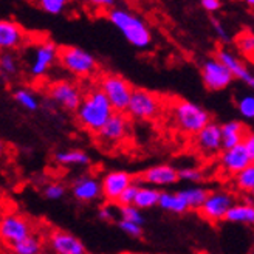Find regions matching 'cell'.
Returning a JSON list of instances; mask_svg holds the SVG:
<instances>
[{"label":"cell","mask_w":254,"mask_h":254,"mask_svg":"<svg viewBox=\"0 0 254 254\" xmlns=\"http://www.w3.org/2000/svg\"><path fill=\"white\" fill-rule=\"evenodd\" d=\"M48 244L55 254H87V248L78 236L59 228L50 231Z\"/></svg>","instance_id":"cell-15"},{"label":"cell","mask_w":254,"mask_h":254,"mask_svg":"<svg viewBox=\"0 0 254 254\" xmlns=\"http://www.w3.org/2000/svg\"><path fill=\"white\" fill-rule=\"evenodd\" d=\"M107 20L115 27L126 42L136 50H147L154 42V34L147 22L136 12L124 6H113L107 11Z\"/></svg>","instance_id":"cell-1"},{"label":"cell","mask_w":254,"mask_h":254,"mask_svg":"<svg viewBox=\"0 0 254 254\" xmlns=\"http://www.w3.org/2000/svg\"><path fill=\"white\" fill-rule=\"evenodd\" d=\"M247 5H250V6H254V0H247Z\"/></svg>","instance_id":"cell-44"},{"label":"cell","mask_w":254,"mask_h":254,"mask_svg":"<svg viewBox=\"0 0 254 254\" xmlns=\"http://www.w3.org/2000/svg\"><path fill=\"white\" fill-rule=\"evenodd\" d=\"M98 219L99 220H103V222H115L117 219V211L115 208H113L112 203H106V205H101L98 208Z\"/></svg>","instance_id":"cell-39"},{"label":"cell","mask_w":254,"mask_h":254,"mask_svg":"<svg viewBox=\"0 0 254 254\" xmlns=\"http://www.w3.org/2000/svg\"><path fill=\"white\" fill-rule=\"evenodd\" d=\"M12 254H41L42 253V240L36 234L28 236L27 239L9 247Z\"/></svg>","instance_id":"cell-27"},{"label":"cell","mask_w":254,"mask_h":254,"mask_svg":"<svg viewBox=\"0 0 254 254\" xmlns=\"http://www.w3.org/2000/svg\"><path fill=\"white\" fill-rule=\"evenodd\" d=\"M118 215H120V220L130 222V223H135V225H139V226H143L146 223L143 212L139 211L138 208H135L133 205L118 206Z\"/></svg>","instance_id":"cell-31"},{"label":"cell","mask_w":254,"mask_h":254,"mask_svg":"<svg viewBox=\"0 0 254 254\" xmlns=\"http://www.w3.org/2000/svg\"><path fill=\"white\" fill-rule=\"evenodd\" d=\"M5 152H6V144L2 138H0V158H2L5 155Z\"/></svg>","instance_id":"cell-43"},{"label":"cell","mask_w":254,"mask_h":254,"mask_svg":"<svg viewBox=\"0 0 254 254\" xmlns=\"http://www.w3.org/2000/svg\"><path fill=\"white\" fill-rule=\"evenodd\" d=\"M237 52L242 55L247 61L254 64V33L244 31L236 37Z\"/></svg>","instance_id":"cell-28"},{"label":"cell","mask_w":254,"mask_h":254,"mask_svg":"<svg viewBox=\"0 0 254 254\" xmlns=\"http://www.w3.org/2000/svg\"><path fill=\"white\" fill-rule=\"evenodd\" d=\"M177 192L185 200L189 211L190 209L198 211L203 203H205V200L208 198L211 190L203 186H189V188H183L180 190H177Z\"/></svg>","instance_id":"cell-24"},{"label":"cell","mask_w":254,"mask_h":254,"mask_svg":"<svg viewBox=\"0 0 254 254\" xmlns=\"http://www.w3.org/2000/svg\"><path fill=\"white\" fill-rule=\"evenodd\" d=\"M179 180L189 183H200L203 180V172L198 168H183L179 169Z\"/></svg>","instance_id":"cell-37"},{"label":"cell","mask_w":254,"mask_h":254,"mask_svg":"<svg viewBox=\"0 0 254 254\" xmlns=\"http://www.w3.org/2000/svg\"><path fill=\"white\" fill-rule=\"evenodd\" d=\"M158 206L163 211L172 212V214H179V215L189 211L188 205L185 203V200L179 195V192H169V190H161V192H160Z\"/></svg>","instance_id":"cell-26"},{"label":"cell","mask_w":254,"mask_h":254,"mask_svg":"<svg viewBox=\"0 0 254 254\" xmlns=\"http://www.w3.org/2000/svg\"><path fill=\"white\" fill-rule=\"evenodd\" d=\"M12 98H14V101L22 109L28 112H36L41 107L36 95L31 90H28V88H16L14 93H12Z\"/></svg>","instance_id":"cell-29"},{"label":"cell","mask_w":254,"mask_h":254,"mask_svg":"<svg viewBox=\"0 0 254 254\" xmlns=\"http://www.w3.org/2000/svg\"><path fill=\"white\" fill-rule=\"evenodd\" d=\"M129 118L126 117V113H113L109 118V121L101 127V130L96 133L99 143L103 144H118L123 139L129 135Z\"/></svg>","instance_id":"cell-14"},{"label":"cell","mask_w":254,"mask_h":254,"mask_svg":"<svg viewBox=\"0 0 254 254\" xmlns=\"http://www.w3.org/2000/svg\"><path fill=\"white\" fill-rule=\"evenodd\" d=\"M244 147L248 154V158L251 163H254V132H247L245 138H244Z\"/></svg>","instance_id":"cell-41"},{"label":"cell","mask_w":254,"mask_h":254,"mask_svg":"<svg viewBox=\"0 0 254 254\" xmlns=\"http://www.w3.org/2000/svg\"><path fill=\"white\" fill-rule=\"evenodd\" d=\"M58 52L59 45L52 39H45L36 45L30 62V74L33 78H42L52 70L58 61Z\"/></svg>","instance_id":"cell-10"},{"label":"cell","mask_w":254,"mask_h":254,"mask_svg":"<svg viewBox=\"0 0 254 254\" xmlns=\"http://www.w3.org/2000/svg\"><path fill=\"white\" fill-rule=\"evenodd\" d=\"M200 74H201L203 85H205L211 92L225 90V88L230 87L231 82L234 81L230 70H228L223 64H220L215 58H208L201 62Z\"/></svg>","instance_id":"cell-9"},{"label":"cell","mask_w":254,"mask_h":254,"mask_svg":"<svg viewBox=\"0 0 254 254\" xmlns=\"http://www.w3.org/2000/svg\"><path fill=\"white\" fill-rule=\"evenodd\" d=\"M234 205V197L228 190H212L209 192L208 198L201 205L198 212L203 219L209 222H220L225 220L226 212Z\"/></svg>","instance_id":"cell-11"},{"label":"cell","mask_w":254,"mask_h":254,"mask_svg":"<svg viewBox=\"0 0 254 254\" xmlns=\"http://www.w3.org/2000/svg\"><path fill=\"white\" fill-rule=\"evenodd\" d=\"M139 185H146L152 188H164L172 186L179 182V169H175L171 164H155L146 171H143L136 177Z\"/></svg>","instance_id":"cell-13"},{"label":"cell","mask_w":254,"mask_h":254,"mask_svg":"<svg viewBox=\"0 0 254 254\" xmlns=\"http://www.w3.org/2000/svg\"><path fill=\"white\" fill-rule=\"evenodd\" d=\"M239 113L247 120H254V93H245L237 99Z\"/></svg>","instance_id":"cell-33"},{"label":"cell","mask_w":254,"mask_h":254,"mask_svg":"<svg viewBox=\"0 0 254 254\" xmlns=\"http://www.w3.org/2000/svg\"><path fill=\"white\" fill-rule=\"evenodd\" d=\"M194 144L203 155H215L222 150V132L220 124L211 121L194 135Z\"/></svg>","instance_id":"cell-18"},{"label":"cell","mask_w":254,"mask_h":254,"mask_svg":"<svg viewBox=\"0 0 254 254\" xmlns=\"http://www.w3.org/2000/svg\"><path fill=\"white\" fill-rule=\"evenodd\" d=\"M53 160L64 168H71V166H88L92 163L90 155L87 154L82 149H65V150H59L53 155Z\"/></svg>","instance_id":"cell-22"},{"label":"cell","mask_w":254,"mask_h":254,"mask_svg":"<svg viewBox=\"0 0 254 254\" xmlns=\"http://www.w3.org/2000/svg\"><path fill=\"white\" fill-rule=\"evenodd\" d=\"M172 120L182 133L197 135L203 127L211 123V115L206 109L188 99H179L172 104L171 109Z\"/></svg>","instance_id":"cell-3"},{"label":"cell","mask_w":254,"mask_h":254,"mask_svg":"<svg viewBox=\"0 0 254 254\" xmlns=\"http://www.w3.org/2000/svg\"><path fill=\"white\" fill-rule=\"evenodd\" d=\"M135 182V177L121 169L109 171L101 179V189H103V198L107 200V203H117L120 195Z\"/></svg>","instance_id":"cell-12"},{"label":"cell","mask_w":254,"mask_h":254,"mask_svg":"<svg viewBox=\"0 0 254 254\" xmlns=\"http://www.w3.org/2000/svg\"><path fill=\"white\" fill-rule=\"evenodd\" d=\"M37 5H39V8L44 12H47L50 16H59L67 8L65 0H41Z\"/></svg>","instance_id":"cell-34"},{"label":"cell","mask_w":254,"mask_h":254,"mask_svg":"<svg viewBox=\"0 0 254 254\" xmlns=\"http://www.w3.org/2000/svg\"><path fill=\"white\" fill-rule=\"evenodd\" d=\"M250 163L251 161L248 158V154L244 144H239L233 149L223 150L220 155V166L230 175H237L240 171H244Z\"/></svg>","instance_id":"cell-20"},{"label":"cell","mask_w":254,"mask_h":254,"mask_svg":"<svg viewBox=\"0 0 254 254\" xmlns=\"http://www.w3.org/2000/svg\"><path fill=\"white\" fill-rule=\"evenodd\" d=\"M200 5H201V8L205 9V11L211 12V14H212V12H217L222 8L220 0H201Z\"/></svg>","instance_id":"cell-42"},{"label":"cell","mask_w":254,"mask_h":254,"mask_svg":"<svg viewBox=\"0 0 254 254\" xmlns=\"http://www.w3.org/2000/svg\"><path fill=\"white\" fill-rule=\"evenodd\" d=\"M211 25H212V28L215 31V34H217V37L222 41V42H230V34H228L226 28L223 27V23L220 19L217 17H211Z\"/></svg>","instance_id":"cell-40"},{"label":"cell","mask_w":254,"mask_h":254,"mask_svg":"<svg viewBox=\"0 0 254 254\" xmlns=\"http://www.w3.org/2000/svg\"><path fill=\"white\" fill-rule=\"evenodd\" d=\"M33 234L31 222L17 212H8L0 217V242L8 247L14 245L20 240Z\"/></svg>","instance_id":"cell-8"},{"label":"cell","mask_w":254,"mask_h":254,"mask_svg":"<svg viewBox=\"0 0 254 254\" xmlns=\"http://www.w3.org/2000/svg\"><path fill=\"white\" fill-rule=\"evenodd\" d=\"M226 222L240 225H254V205L253 203H234L225 215Z\"/></svg>","instance_id":"cell-23"},{"label":"cell","mask_w":254,"mask_h":254,"mask_svg":"<svg viewBox=\"0 0 254 254\" xmlns=\"http://www.w3.org/2000/svg\"><path fill=\"white\" fill-rule=\"evenodd\" d=\"M27 41V31L12 19H0V52L11 53Z\"/></svg>","instance_id":"cell-17"},{"label":"cell","mask_w":254,"mask_h":254,"mask_svg":"<svg viewBox=\"0 0 254 254\" xmlns=\"http://www.w3.org/2000/svg\"><path fill=\"white\" fill-rule=\"evenodd\" d=\"M251 194H253V197H254V190H253V192H251Z\"/></svg>","instance_id":"cell-45"},{"label":"cell","mask_w":254,"mask_h":254,"mask_svg":"<svg viewBox=\"0 0 254 254\" xmlns=\"http://www.w3.org/2000/svg\"><path fill=\"white\" fill-rule=\"evenodd\" d=\"M220 132H222V149L228 150L233 149L239 144L244 143V138L247 135L245 126L240 121H226L225 124L220 126Z\"/></svg>","instance_id":"cell-21"},{"label":"cell","mask_w":254,"mask_h":254,"mask_svg":"<svg viewBox=\"0 0 254 254\" xmlns=\"http://www.w3.org/2000/svg\"><path fill=\"white\" fill-rule=\"evenodd\" d=\"M48 98L65 112H76L82 103V90L78 84L67 79H58L47 88Z\"/></svg>","instance_id":"cell-7"},{"label":"cell","mask_w":254,"mask_h":254,"mask_svg":"<svg viewBox=\"0 0 254 254\" xmlns=\"http://www.w3.org/2000/svg\"><path fill=\"white\" fill-rule=\"evenodd\" d=\"M67 186L61 183V182H50L47 183L44 188H42V194L47 200L50 201H58V200H62L67 194Z\"/></svg>","instance_id":"cell-32"},{"label":"cell","mask_w":254,"mask_h":254,"mask_svg":"<svg viewBox=\"0 0 254 254\" xmlns=\"http://www.w3.org/2000/svg\"><path fill=\"white\" fill-rule=\"evenodd\" d=\"M234 182L239 190H242V192H253L254 190V163H250L244 171H240L236 175Z\"/></svg>","instance_id":"cell-30"},{"label":"cell","mask_w":254,"mask_h":254,"mask_svg":"<svg viewBox=\"0 0 254 254\" xmlns=\"http://www.w3.org/2000/svg\"><path fill=\"white\" fill-rule=\"evenodd\" d=\"M74 113L76 121L84 130L90 133H98L101 127L109 121V118L115 112L109 104L106 95L98 87H95L84 95L81 106Z\"/></svg>","instance_id":"cell-2"},{"label":"cell","mask_w":254,"mask_h":254,"mask_svg":"<svg viewBox=\"0 0 254 254\" xmlns=\"http://www.w3.org/2000/svg\"><path fill=\"white\" fill-rule=\"evenodd\" d=\"M99 90L103 92L112 106L113 112L126 113L127 106H129L130 95L133 87L126 78L115 73H107L99 79Z\"/></svg>","instance_id":"cell-6"},{"label":"cell","mask_w":254,"mask_h":254,"mask_svg":"<svg viewBox=\"0 0 254 254\" xmlns=\"http://www.w3.org/2000/svg\"><path fill=\"white\" fill-rule=\"evenodd\" d=\"M70 192L73 198L81 203H92L103 197V189H101V180L90 174H82L71 182Z\"/></svg>","instance_id":"cell-16"},{"label":"cell","mask_w":254,"mask_h":254,"mask_svg":"<svg viewBox=\"0 0 254 254\" xmlns=\"http://www.w3.org/2000/svg\"><path fill=\"white\" fill-rule=\"evenodd\" d=\"M58 62L64 70L78 78H88L98 70L96 58L90 52L76 45L59 47Z\"/></svg>","instance_id":"cell-4"},{"label":"cell","mask_w":254,"mask_h":254,"mask_svg":"<svg viewBox=\"0 0 254 254\" xmlns=\"http://www.w3.org/2000/svg\"><path fill=\"white\" fill-rule=\"evenodd\" d=\"M160 192H161V190L157 189V188L139 185L136 197H135V201H133V206L138 208L139 211H144V209H150V208L158 206Z\"/></svg>","instance_id":"cell-25"},{"label":"cell","mask_w":254,"mask_h":254,"mask_svg":"<svg viewBox=\"0 0 254 254\" xmlns=\"http://www.w3.org/2000/svg\"><path fill=\"white\" fill-rule=\"evenodd\" d=\"M138 188H139V183H138L136 179H135V182H133V183L120 195V198L117 200V205H118V206H129V205H133L135 197H136V192H138Z\"/></svg>","instance_id":"cell-36"},{"label":"cell","mask_w":254,"mask_h":254,"mask_svg":"<svg viewBox=\"0 0 254 254\" xmlns=\"http://www.w3.org/2000/svg\"><path fill=\"white\" fill-rule=\"evenodd\" d=\"M0 71L12 76L19 71V65H17V59L12 53H2L0 55Z\"/></svg>","instance_id":"cell-35"},{"label":"cell","mask_w":254,"mask_h":254,"mask_svg":"<svg viewBox=\"0 0 254 254\" xmlns=\"http://www.w3.org/2000/svg\"><path fill=\"white\" fill-rule=\"evenodd\" d=\"M215 59L230 70V73L233 74L234 79L244 81L248 87H251L254 90V74L245 67V64L240 61L233 52H230V50H226V48H220L219 52L215 53Z\"/></svg>","instance_id":"cell-19"},{"label":"cell","mask_w":254,"mask_h":254,"mask_svg":"<svg viewBox=\"0 0 254 254\" xmlns=\"http://www.w3.org/2000/svg\"><path fill=\"white\" fill-rule=\"evenodd\" d=\"M163 110L161 98L146 88H135L132 90L129 106L126 113L133 120L138 121H152L160 117Z\"/></svg>","instance_id":"cell-5"},{"label":"cell","mask_w":254,"mask_h":254,"mask_svg":"<svg viewBox=\"0 0 254 254\" xmlns=\"http://www.w3.org/2000/svg\"><path fill=\"white\" fill-rule=\"evenodd\" d=\"M117 225L126 236H129L132 239H139L143 236V226H139V225H135V223H130V222H124V220H118Z\"/></svg>","instance_id":"cell-38"}]
</instances>
